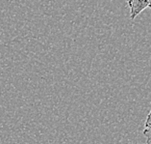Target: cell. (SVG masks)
Segmentation results:
<instances>
[{"label":"cell","mask_w":151,"mask_h":144,"mask_svg":"<svg viewBox=\"0 0 151 144\" xmlns=\"http://www.w3.org/2000/svg\"><path fill=\"white\" fill-rule=\"evenodd\" d=\"M130 9V18L135 20L139 14L147 8H151V0H127Z\"/></svg>","instance_id":"6da1fadb"},{"label":"cell","mask_w":151,"mask_h":144,"mask_svg":"<svg viewBox=\"0 0 151 144\" xmlns=\"http://www.w3.org/2000/svg\"><path fill=\"white\" fill-rule=\"evenodd\" d=\"M142 134L146 139V144H151V129H145Z\"/></svg>","instance_id":"7a4b0ae2"},{"label":"cell","mask_w":151,"mask_h":144,"mask_svg":"<svg viewBox=\"0 0 151 144\" xmlns=\"http://www.w3.org/2000/svg\"><path fill=\"white\" fill-rule=\"evenodd\" d=\"M145 129H151V108H150L149 113L147 114V117L145 123Z\"/></svg>","instance_id":"3957f363"}]
</instances>
